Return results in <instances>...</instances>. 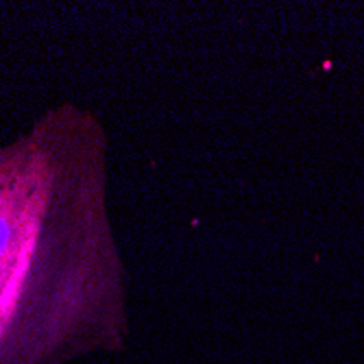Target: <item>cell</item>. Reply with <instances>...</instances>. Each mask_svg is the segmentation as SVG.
Wrapping results in <instances>:
<instances>
[{"label":"cell","instance_id":"6da1fadb","mask_svg":"<svg viewBox=\"0 0 364 364\" xmlns=\"http://www.w3.org/2000/svg\"><path fill=\"white\" fill-rule=\"evenodd\" d=\"M36 164L0 159V364H48L90 341V310L50 294L40 277L48 198Z\"/></svg>","mask_w":364,"mask_h":364}]
</instances>
